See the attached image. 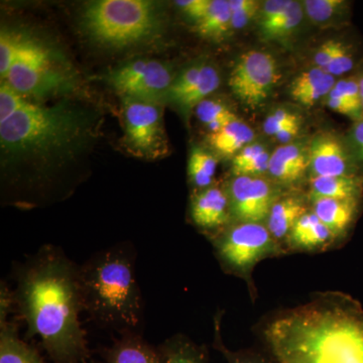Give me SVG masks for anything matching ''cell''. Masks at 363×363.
I'll return each instance as SVG.
<instances>
[{"label":"cell","instance_id":"c3c4849f","mask_svg":"<svg viewBox=\"0 0 363 363\" xmlns=\"http://www.w3.org/2000/svg\"><path fill=\"white\" fill-rule=\"evenodd\" d=\"M88 363H94V362H88Z\"/></svg>","mask_w":363,"mask_h":363},{"label":"cell","instance_id":"bcb514c9","mask_svg":"<svg viewBox=\"0 0 363 363\" xmlns=\"http://www.w3.org/2000/svg\"><path fill=\"white\" fill-rule=\"evenodd\" d=\"M228 2L231 11H240V9H247V7L257 4V1H255V0H230Z\"/></svg>","mask_w":363,"mask_h":363},{"label":"cell","instance_id":"d590c367","mask_svg":"<svg viewBox=\"0 0 363 363\" xmlns=\"http://www.w3.org/2000/svg\"><path fill=\"white\" fill-rule=\"evenodd\" d=\"M335 83L334 76L327 74L326 77L324 78V80L320 84L315 86V87L311 88L310 90L301 93V94L294 97V99L298 102V104L306 105V106H312V105L316 104L318 100L326 96V95H329V93L333 89Z\"/></svg>","mask_w":363,"mask_h":363},{"label":"cell","instance_id":"4fadbf2b","mask_svg":"<svg viewBox=\"0 0 363 363\" xmlns=\"http://www.w3.org/2000/svg\"><path fill=\"white\" fill-rule=\"evenodd\" d=\"M309 167L313 177L353 175L350 173V164L342 145L328 135L317 136L313 140L309 149Z\"/></svg>","mask_w":363,"mask_h":363},{"label":"cell","instance_id":"7402d4cb","mask_svg":"<svg viewBox=\"0 0 363 363\" xmlns=\"http://www.w3.org/2000/svg\"><path fill=\"white\" fill-rule=\"evenodd\" d=\"M255 133L247 123L238 119L225 128L209 135V143L217 152L224 156H231L250 145Z\"/></svg>","mask_w":363,"mask_h":363},{"label":"cell","instance_id":"f546056e","mask_svg":"<svg viewBox=\"0 0 363 363\" xmlns=\"http://www.w3.org/2000/svg\"><path fill=\"white\" fill-rule=\"evenodd\" d=\"M202 68L203 64L189 67L178 78L174 80L168 94H167V98L169 101L178 104L189 92L193 90L199 81Z\"/></svg>","mask_w":363,"mask_h":363},{"label":"cell","instance_id":"4dcf8cb0","mask_svg":"<svg viewBox=\"0 0 363 363\" xmlns=\"http://www.w3.org/2000/svg\"><path fill=\"white\" fill-rule=\"evenodd\" d=\"M343 4L342 0H307L304 2L308 16L318 23L331 20Z\"/></svg>","mask_w":363,"mask_h":363},{"label":"cell","instance_id":"836d02e7","mask_svg":"<svg viewBox=\"0 0 363 363\" xmlns=\"http://www.w3.org/2000/svg\"><path fill=\"white\" fill-rule=\"evenodd\" d=\"M300 123V117L297 114L284 111V109H279V111L272 113L271 116H267L266 123L264 124V128L267 135L276 138L279 133L285 130L289 126Z\"/></svg>","mask_w":363,"mask_h":363},{"label":"cell","instance_id":"d6986e66","mask_svg":"<svg viewBox=\"0 0 363 363\" xmlns=\"http://www.w3.org/2000/svg\"><path fill=\"white\" fill-rule=\"evenodd\" d=\"M0 363H45L39 351L20 337L9 316L0 317Z\"/></svg>","mask_w":363,"mask_h":363},{"label":"cell","instance_id":"7c38bea8","mask_svg":"<svg viewBox=\"0 0 363 363\" xmlns=\"http://www.w3.org/2000/svg\"><path fill=\"white\" fill-rule=\"evenodd\" d=\"M338 242L330 229L313 213L303 215L291 230L286 242V253L322 252L335 247Z\"/></svg>","mask_w":363,"mask_h":363},{"label":"cell","instance_id":"74e56055","mask_svg":"<svg viewBox=\"0 0 363 363\" xmlns=\"http://www.w3.org/2000/svg\"><path fill=\"white\" fill-rule=\"evenodd\" d=\"M264 147L259 143H250L247 147L236 155L233 162V176H240V172L242 171L247 164L255 161L257 157H259L262 152H266Z\"/></svg>","mask_w":363,"mask_h":363},{"label":"cell","instance_id":"7dc6e473","mask_svg":"<svg viewBox=\"0 0 363 363\" xmlns=\"http://www.w3.org/2000/svg\"><path fill=\"white\" fill-rule=\"evenodd\" d=\"M359 89H360V94H362V102H363V77L359 79Z\"/></svg>","mask_w":363,"mask_h":363},{"label":"cell","instance_id":"484cf974","mask_svg":"<svg viewBox=\"0 0 363 363\" xmlns=\"http://www.w3.org/2000/svg\"><path fill=\"white\" fill-rule=\"evenodd\" d=\"M219 84H220V78L216 69L213 66L203 64L199 81L193 90L179 102V106L185 111L196 108L198 105L205 101L211 93L217 90Z\"/></svg>","mask_w":363,"mask_h":363},{"label":"cell","instance_id":"e0dca14e","mask_svg":"<svg viewBox=\"0 0 363 363\" xmlns=\"http://www.w3.org/2000/svg\"><path fill=\"white\" fill-rule=\"evenodd\" d=\"M308 211L304 201L296 196H284L274 200L264 224L284 250H286V240L296 222Z\"/></svg>","mask_w":363,"mask_h":363},{"label":"cell","instance_id":"277c9868","mask_svg":"<svg viewBox=\"0 0 363 363\" xmlns=\"http://www.w3.org/2000/svg\"><path fill=\"white\" fill-rule=\"evenodd\" d=\"M84 130V119L74 109L26 100L21 108L0 121V143L9 154L47 156L68 150Z\"/></svg>","mask_w":363,"mask_h":363},{"label":"cell","instance_id":"603a6c76","mask_svg":"<svg viewBox=\"0 0 363 363\" xmlns=\"http://www.w3.org/2000/svg\"><path fill=\"white\" fill-rule=\"evenodd\" d=\"M196 30L205 38L218 39L231 28V11L225 0H211L204 16L196 21Z\"/></svg>","mask_w":363,"mask_h":363},{"label":"cell","instance_id":"6da1fadb","mask_svg":"<svg viewBox=\"0 0 363 363\" xmlns=\"http://www.w3.org/2000/svg\"><path fill=\"white\" fill-rule=\"evenodd\" d=\"M14 305L54 363H88L79 266L60 247L44 245L16 271Z\"/></svg>","mask_w":363,"mask_h":363},{"label":"cell","instance_id":"30bf717a","mask_svg":"<svg viewBox=\"0 0 363 363\" xmlns=\"http://www.w3.org/2000/svg\"><path fill=\"white\" fill-rule=\"evenodd\" d=\"M227 193L235 222L264 223L277 199L269 182L260 177H233Z\"/></svg>","mask_w":363,"mask_h":363},{"label":"cell","instance_id":"d6a6232c","mask_svg":"<svg viewBox=\"0 0 363 363\" xmlns=\"http://www.w3.org/2000/svg\"><path fill=\"white\" fill-rule=\"evenodd\" d=\"M353 63L354 61L350 49L343 43L337 42L330 63L326 67L325 71L334 77L343 75L352 69Z\"/></svg>","mask_w":363,"mask_h":363},{"label":"cell","instance_id":"cb8c5ba5","mask_svg":"<svg viewBox=\"0 0 363 363\" xmlns=\"http://www.w3.org/2000/svg\"><path fill=\"white\" fill-rule=\"evenodd\" d=\"M217 164V160L206 150L200 147L192 150L189 157L188 175L191 184L197 191L212 186Z\"/></svg>","mask_w":363,"mask_h":363},{"label":"cell","instance_id":"e575fe53","mask_svg":"<svg viewBox=\"0 0 363 363\" xmlns=\"http://www.w3.org/2000/svg\"><path fill=\"white\" fill-rule=\"evenodd\" d=\"M327 74L328 73L326 71L323 70V69L318 68V67H314V68L310 69V70L303 72L294 81L292 88H291V95L294 98L301 94V93L310 90L311 88L315 87V86L320 84L324 80V78L326 77Z\"/></svg>","mask_w":363,"mask_h":363},{"label":"cell","instance_id":"f1b7e54d","mask_svg":"<svg viewBox=\"0 0 363 363\" xmlns=\"http://www.w3.org/2000/svg\"><path fill=\"white\" fill-rule=\"evenodd\" d=\"M26 38L13 32L2 30L0 35V76L6 80L7 74L16 63L26 43Z\"/></svg>","mask_w":363,"mask_h":363},{"label":"cell","instance_id":"b9f144b4","mask_svg":"<svg viewBox=\"0 0 363 363\" xmlns=\"http://www.w3.org/2000/svg\"><path fill=\"white\" fill-rule=\"evenodd\" d=\"M259 4L257 2L255 6L247 7V9L231 11V28L240 30V28H245L255 18V14L259 13Z\"/></svg>","mask_w":363,"mask_h":363},{"label":"cell","instance_id":"ab89813d","mask_svg":"<svg viewBox=\"0 0 363 363\" xmlns=\"http://www.w3.org/2000/svg\"><path fill=\"white\" fill-rule=\"evenodd\" d=\"M328 106L330 107L332 111L338 112V113L343 114V116H350L351 118H355L357 121L362 119V112L360 109L353 106L350 102L346 101L344 98L339 96L335 93H329Z\"/></svg>","mask_w":363,"mask_h":363},{"label":"cell","instance_id":"2e32d148","mask_svg":"<svg viewBox=\"0 0 363 363\" xmlns=\"http://www.w3.org/2000/svg\"><path fill=\"white\" fill-rule=\"evenodd\" d=\"M309 168V150L300 145L286 143L274 150L269 159V173L279 183H298Z\"/></svg>","mask_w":363,"mask_h":363},{"label":"cell","instance_id":"8fae6325","mask_svg":"<svg viewBox=\"0 0 363 363\" xmlns=\"http://www.w3.org/2000/svg\"><path fill=\"white\" fill-rule=\"evenodd\" d=\"M190 217L208 238H214L231 224L230 200L227 189L210 186L197 191L191 199Z\"/></svg>","mask_w":363,"mask_h":363},{"label":"cell","instance_id":"44dd1931","mask_svg":"<svg viewBox=\"0 0 363 363\" xmlns=\"http://www.w3.org/2000/svg\"><path fill=\"white\" fill-rule=\"evenodd\" d=\"M160 363H210L209 351L185 334H175L157 346Z\"/></svg>","mask_w":363,"mask_h":363},{"label":"cell","instance_id":"83f0119b","mask_svg":"<svg viewBox=\"0 0 363 363\" xmlns=\"http://www.w3.org/2000/svg\"><path fill=\"white\" fill-rule=\"evenodd\" d=\"M198 118L209 128L216 133L226 125L238 121V116L226 105L214 100L206 99L195 108Z\"/></svg>","mask_w":363,"mask_h":363},{"label":"cell","instance_id":"d4e9b609","mask_svg":"<svg viewBox=\"0 0 363 363\" xmlns=\"http://www.w3.org/2000/svg\"><path fill=\"white\" fill-rule=\"evenodd\" d=\"M222 313L214 318L213 347L223 355L226 363H276L271 355L255 350H231L224 343L221 333Z\"/></svg>","mask_w":363,"mask_h":363},{"label":"cell","instance_id":"9c48e42d","mask_svg":"<svg viewBox=\"0 0 363 363\" xmlns=\"http://www.w3.org/2000/svg\"><path fill=\"white\" fill-rule=\"evenodd\" d=\"M126 145L140 157H159L168 150L162 113L154 102L124 97Z\"/></svg>","mask_w":363,"mask_h":363},{"label":"cell","instance_id":"4316f807","mask_svg":"<svg viewBox=\"0 0 363 363\" xmlns=\"http://www.w3.org/2000/svg\"><path fill=\"white\" fill-rule=\"evenodd\" d=\"M303 18V9L298 1H291L289 6L271 25L260 30L267 40H281L289 37L300 26Z\"/></svg>","mask_w":363,"mask_h":363},{"label":"cell","instance_id":"ffe728a7","mask_svg":"<svg viewBox=\"0 0 363 363\" xmlns=\"http://www.w3.org/2000/svg\"><path fill=\"white\" fill-rule=\"evenodd\" d=\"M362 192V177H312L310 180L309 198L359 200Z\"/></svg>","mask_w":363,"mask_h":363},{"label":"cell","instance_id":"1f68e13d","mask_svg":"<svg viewBox=\"0 0 363 363\" xmlns=\"http://www.w3.org/2000/svg\"><path fill=\"white\" fill-rule=\"evenodd\" d=\"M26 98L6 81L0 86V121H6L25 104Z\"/></svg>","mask_w":363,"mask_h":363},{"label":"cell","instance_id":"8992f818","mask_svg":"<svg viewBox=\"0 0 363 363\" xmlns=\"http://www.w3.org/2000/svg\"><path fill=\"white\" fill-rule=\"evenodd\" d=\"M210 240L222 269L245 279L253 298L257 292L252 272L257 264L269 257L286 255L264 223L235 222Z\"/></svg>","mask_w":363,"mask_h":363},{"label":"cell","instance_id":"5b68a950","mask_svg":"<svg viewBox=\"0 0 363 363\" xmlns=\"http://www.w3.org/2000/svg\"><path fill=\"white\" fill-rule=\"evenodd\" d=\"M82 26L91 40L121 49L145 42L160 28L156 6L147 0H98L86 4Z\"/></svg>","mask_w":363,"mask_h":363},{"label":"cell","instance_id":"f6af8a7d","mask_svg":"<svg viewBox=\"0 0 363 363\" xmlns=\"http://www.w3.org/2000/svg\"><path fill=\"white\" fill-rule=\"evenodd\" d=\"M300 126L301 123L289 126L285 130L281 131V133H279V135L276 136L277 140L283 143L290 142L291 140H293V138L298 135V130H300Z\"/></svg>","mask_w":363,"mask_h":363},{"label":"cell","instance_id":"f35d334b","mask_svg":"<svg viewBox=\"0 0 363 363\" xmlns=\"http://www.w3.org/2000/svg\"><path fill=\"white\" fill-rule=\"evenodd\" d=\"M291 0H269L264 2L259 16L260 30L267 28L272 21L283 13L290 4Z\"/></svg>","mask_w":363,"mask_h":363},{"label":"cell","instance_id":"5bb4252c","mask_svg":"<svg viewBox=\"0 0 363 363\" xmlns=\"http://www.w3.org/2000/svg\"><path fill=\"white\" fill-rule=\"evenodd\" d=\"M310 199L313 213L330 229L338 241L344 240L354 222L359 200L325 197Z\"/></svg>","mask_w":363,"mask_h":363},{"label":"cell","instance_id":"52a82bcc","mask_svg":"<svg viewBox=\"0 0 363 363\" xmlns=\"http://www.w3.org/2000/svg\"><path fill=\"white\" fill-rule=\"evenodd\" d=\"M4 81L23 96L37 97L61 89L68 82V78L52 66L51 54L44 45L26 39Z\"/></svg>","mask_w":363,"mask_h":363},{"label":"cell","instance_id":"60d3db41","mask_svg":"<svg viewBox=\"0 0 363 363\" xmlns=\"http://www.w3.org/2000/svg\"><path fill=\"white\" fill-rule=\"evenodd\" d=\"M210 4L211 0H181L176 2L177 6L180 7L183 13L190 16L195 23L204 16L209 9Z\"/></svg>","mask_w":363,"mask_h":363},{"label":"cell","instance_id":"ba28073f","mask_svg":"<svg viewBox=\"0 0 363 363\" xmlns=\"http://www.w3.org/2000/svg\"><path fill=\"white\" fill-rule=\"evenodd\" d=\"M279 78L278 64L272 55L250 51L234 66L229 86L245 106L257 111L267 101Z\"/></svg>","mask_w":363,"mask_h":363},{"label":"cell","instance_id":"8d00e7d4","mask_svg":"<svg viewBox=\"0 0 363 363\" xmlns=\"http://www.w3.org/2000/svg\"><path fill=\"white\" fill-rule=\"evenodd\" d=\"M331 92L335 93L350 102L353 106L362 111L363 102L360 94L359 80L355 79H345L335 83Z\"/></svg>","mask_w":363,"mask_h":363},{"label":"cell","instance_id":"7bdbcfd3","mask_svg":"<svg viewBox=\"0 0 363 363\" xmlns=\"http://www.w3.org/2000/svg\"><path fill=\"white\" fill-rule=\"evenodd\" d=\"M336 44H337V40H328L320 45L314 57V62L318 68L323 69V70L326 69V67L330 63L334 51H335Z\"/></svg>","mask_w":363,"mask_h":363},{"label":"cell","instance_id":"9a60e30c","mask_svg":"<svg viewBox=\"0 0 363 363\" xmlns=\"http://www.w3.org/2000/svg\"><path fill=\"white\" fill-rule=\"evenodd\" d=\"M174 79L166 64L149 60L140 78L123 93L124 97L154 102L167 97Z\"/></svg>","mask_w":363,"mask_h":363},{"label":"cell","instance_id":"ac0fdd59","mask_svg":"<svg viewBox=\"0 0 363 363\" xmlns=\"http://www.w3.org/2000/svg\"><path fill=\"white\" fill-rule=\"evenodd\" d=\"M105 363H160L159 350L138 332H128L107 350Z\"/></svg>","mask_w":363,"mask_h":363},{"label":"cell","instance_id":"ee69618b","mask_svg":"<svg viewBox=\"0 0 363 363\" xmlns=\"http://www.w3.org/2000/svg\"><path fill=\"white\" fill-rule=\"evenodd\" d=\"M353 138L357 145L358 154L363 161V119L357 121L353 128Z\"/></svg>","mask_w":363,"mask_h":363},{"label":"cell","instance_id":"7a4b0ae2","mask_svg":"<svg viewBox=\"0 0 363 363\" xmlns=\"http://www.w3.org/2000/svg\"><path fill=\"white\" fill-rule=\"evenodd\" d=\"M276 363H363V307L350 295L317 293L262 327Z\"/></svg>","mask_w":363,"mask_h":363},{"label":"cell","instance_id":"3957f363","mask_svg":"<svg viewBox=\"0 0 363 363\" xmlns=\"http://www.w3.org/2000/svg\"><path fill=\"white\" fill-rule=\"evenodd\" d=\"M83 311L101 328L136 332L143 319L142 291L136 281L133 247L116 245L79 266Z\"/></svg>","mask_w":363,"mask_h":363}]
</instances>
